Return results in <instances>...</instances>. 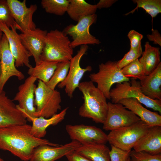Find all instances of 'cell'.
<instances>
[{
    "mask_svg": "<svg viewBox=\"0 0 161 161\" xmlns=\"http://www.w3.org/2000/svg\"><path fill=\"white\" fill-rule=\"evenodd\" d=\"M108 109L103 129L110 131L129 126L140 120V118L120 103H108Z\"/></svg>",
    "mask_w": 161,
    "mask_h": 161,
    "instance_id": "cell-10",
    "label": "cell"
},
{
    "mask_svg": "<svg viewBox=\"0 0 161 161\" xmlns=\"http://www.w3.org/2000/svg\"><path fill=\"white\" fill-rule=\"evenodd\" d=\"M117 1L116 0H100L95 5L97 9L108 8L111 7Z\"/></svg>",
    "mask_w": 161,
    "mask_h": 161,
    "instance_id": "cell-38",
    "label": "cell"
},
{
    "mask_svg": "<svg viewBox=\"0 0 161 161\" xmlns=\"http://www.w3.org/2000/svg\"><path fill=\"white\" fill-rule=\"evenodd\" d=\"M27 121V118L6 95L5 92H0V126L26 124Z\"/></svg>",
    "mask_w": 161,
    "mask_h": 161,
    "instance_id": "cell-16",
    "label": "cell"
},
{
    "mask_svg": "<svg viewBox=\"0 0 161 161\" xmlns=\"http://www.w3.org/2000/svg\"><path fill=\"white\" fill-rule=\"evenodd\" d=\"M88 48L87 45L80 46L76 54L70 61L69 69L66 78L58 85L59 88H65V93L70 98L73 97V93L78 87L84 74L92 69L90 66H88L84 68H82L80 64L81 59L86 54Z\"/></svg>",
    "mask_w": 161,
    "mask_h": 161,
    "instance_id": "cell-9",
    "label": "cell"
},
{
    "mask_svg": "<svg viewBox=\"0 0 161 161\" xmlns=\"http://www.w3.org/2000/svg\"><path fill=\"white\" fill-rule=\"evenodd\" d=\"M130 161H161V154L152 155L143 151H131Z\"/></svg>",
    "mask_w": 161,
    "mask_h": 161,
    "instance_id": "cell-33",
    "label": "cell"
},
{
    "mask_svg": "<svg viewBox=\"0 0 161 161\" xmlns=\"http://www.w3.org/2000/svg\"><path fill=\"white\" fill-rule=\"evenodd\" d=\"M48 32L36 28L27 30L19 34L22 42L32 56L35 65L41 61V56L45 45V40Z\"/></svg>",
    "mask_w": 161,
    "mask_h": 161,
    "instance_id": "cell-17",
    "label": "cell"
},
{
    "mask_svg": "<svg viewBox=\"0 0 161 161\" xmlns=\"http://www.w3.org/2000/svg\"><path fill=\"white\" fill-rule=\"evenodd\" d=\"M71 42L63 31L55 29L48 32L41 60L58 62L70 61L73 52Z\"/></svg>",
    "mask_w": 161,
    "mask_h": 161,
    "instance_id": "cell-3",
    "label": "cell"
},
{
    "mask_svg": "<svg viewBox=\"0 0 161 161\" xmlns=\"http://www.w3.org/2000/svg\"><path fill=\"white\" fill-rule=\"evenodd\" d=\"M111 145L110 156V161H127L131 150L125 151Z\"/></svg>",
    "mask_w": 161,
    "mask_h": 161,
    "instance_id": "cell-34",
    "label": "cell"
},
{
    "mask_svg": "<svg viewBox=\"0 0 161 161\" xmlns=\"http://www.w3.org/2000/svg\"><path fill=\"white\" fill-rule=\"evenodd\" d=\"M143 93L148 97L161 100V63L151 74L140 80Z\"/></svg>",
    "mask_w": 161,
    "mask_h": 161,
    "instance_id": "cell-22",
    "label": "cell"
},
{
    "mask_svg": "<svg viewBox=\"0 0 161 161\" xmlns=\"http://www.w3.org/2000/svg\"><path fill=\"white\" fill-rule=\"evenodd\" d=\"M136 151H143L152 155L161 153V126L151 127L148 132L133 147Z\"/></svg>",
    "mask_w": 161,
    "mask_h": 161,
    "instance_id": "cell-19",
    "label": "cell"
},
{
    "mask_svg": "<svg viewBox=\"0 0 161 161\" xmlns=\"http://www.w3.org/2000/svg\"><path fill=\"white\" fill-rule=\"evenodd\" d=\"M37 79L30 76L18 88V91L13 100L17 101V108L29 115L34 117L35 107L34 104L35 91L36 87L35 82Z\"/></svg>",
    "mask_w": 161,
    "mask_h": 161,
    "instance_id": "cell-18",
    "label": "cell"
},
{
    "mask_svg": "<svg viewBox=\"0 0 161 161\" xmlns=\"http://www.w3.org/2000/svg\"><path fill=\"white\" fill-rule=\"evenodd\" d=\"M127 36L130 41V49H136L141 45V41L143 37L141 34L133 30L129 32Z\"/></svg>",
    "mask_w": 161,
    "mask_h": 161,
    "instance_id": "cell-35",
    "label": "cell"
},
{
    "mask_svg": "<svg viewBox=\"0 0 161 161\" xmlns=\"http://www.w3.org/2000/svg\"><path fill=\"white\" fill-rule=\"evenodd\" d=\"M147 37L150 41H153L154 44L161 46V36L157 30L152 29L151 34L147 35Z\"/></svg>",
    "mask_w": 161,
    "mask_h": 161,
    "instance_id": "cell-36",
    "label": "cell"
},
{
    "mask_svg": "<svg viewBox=\"0 0 161 161\" xmlns=\"http://www.w3.org/2000/svg\"><path fill=\"white\" fill-rule=\"evenodd\" d=\"M78 88L82 94L84 100L79 109V116L103 124L108 109L107 99L103 93L90 80L80 82Z\"/></svg>",
    "mask_w": 161,
    "mask_h": 161,
    "instance_id": "cell-2",
    "label": "cell"
},
{
    "mask_svg": "<svg viewBox=\"0 0 161 161\" xmlns=\"http://www.w3.org/2000/svg\"><path fill=\"white\" fill-rule=\"evenodd\" d=\"M81 145L78 141L69 143L58 146L42 145L33 151L29 161H55L74 151Z\"/></svg>",
    "mask_w": 161,
    "mask_h": 161,
    "instance_id": "cell-13",
    "label": "cell"
},
{
    "mask_svg": "<svg viewBox=\"0 0 161 161\" xmlns=\"http://www.w3.org/2000/svg\"><path fill=\"white\" fill-rule=\"evenodd\" d=\"M68 161H91L74 151L66 156Z\"/></svg>",
    "mask_w": 161,
    "mask_h": 161,
    "instance_id": "cell-37",
    "label": "cell"
},
{
    "mask_svg": "<svg viewBox=\"0 0 161 161\" xmlns=\"http://www.w3.org/2000/svg\"><path fill=\"white\" fill-rule=\"evenodd\" d=\"M1 46L0 45V61L1 58ZM1 75V65H0V77Z\"/></svg>",
    "mask_w": 161,
    "mask_h": 161,
    "instance_id": "cell-39",
    "label": "cell"
},
{
    "mask_svg": "<svg viewBox=\"0 0 161 161\" xmlns=\"http://www.w3.org/2000/svg\"><path fill=\"white\" fill-rule=\"evenodd\" d=\"M0 30L7 39L10 50L15 60L16 67L24 66L29 68L31 67L29 58L32 55L23 45L16 30L10 29L0 21Z\"/></svg>",
    "mask_w": 161,
    "mask_h": 161,
    "instance_id": "cell-12",
    "label": "cell"
},
{
    "mask_svg": "<svg viewBox=\"0 0 161 161\" xmlns=\"http://www.w3.org/2000/svg\"><path fill=\"white\" fill-rule=\"evenodd\" d=\"M75 151L91 161H110V150L104 144H81Z\"/></svg>",
    "mask_w": 161,
    "mask_h": 161,
    "instance_id": "cell-23",
    "label": "cell"
},
{
    "mask_svg": "<svg viewBox=\"0 0 161 161\" xmlns=\"http://www.w3.org/2000/svg\"><path fill=\"white\" fill-rule=\"evenodd\" d=\"M34 104L36 106L34 117H51L61 109V97L60 92L49 87L39 80L35 91Z\"/></svg>",
    "mask_w": 161,
    "mask_h": 161,
    "instance_id": "cell-4",
    "label": "cell"
},
{
    "mask_svg": "<svg viewBox=\"0 0 161 161\" xmlns=\"http://www.w3.org/2000/svg\"><path fill=\"white\" fill-rule=\"evenodd\" d=\"M69 0H42L41 4L49 13L62 16L66 13Z\"/></svg>",
    "mask_w": 161,
    "mask_h": 161,
    "instance_id": "cell-27",
    "label": "cell"
},
{
    "mask_svg": "<svg viewBox=\"0 0 161 161\" xmlns=\"http://www.w3.org/2000/svg\"><path fill=\"white\" fill-rule=\"evenodd\" d=\"M145 50L139 59L143 64L145 75L152 73L161 62L160 52L159 47L151 46L149 42L145 45Z\"/></svg>",
    "mask_w": 161,
    "mask_h": 161,
    "instance_id": "cell-25",
    "label": "cell"
},
{
    "mask_svg": "<svg viewBox=\"0 0 161 161\" xmlns=\"http://www.w3.org/2000/svg\"><path fill=\"white\" fill-rule=\"evenodd\" d=\"M132 1L134 3L137 4V6L132 11L126 14V15L133 13L138 8H141L151 16L152 20L154 18L161 13V0H133Z\"/></svg>",
    "mask_w": 161,
    "mask_h": 161,
    "instance_id": "cell-28",
    "label": "cell"
},
{
    "mask_svg": "<svg viewBox=\"0 0 161 161\" xmlns=\"http://www.w3.org/2000/svg\"><path fill=\"white\" fill-rule=\"evenodd\" d=\"M110 96L113 103H118L125 98H135L146 107L161 113V100H153L145 95L141 90L140 82L136 79L131 78L130 82L117 83L115 88L111 89Z\"/></svg>",
    "mask_w": 161,
    "mask_h": 161,
    "instance_id": "cell-5",
    "label": "cell"
},
{
    "mask_svg": "<svg viewBox=\"0 0 161 161\" xmlns=\"http://www.w3.org/2000/svg\"><path fill=\"white\" fill-rule=\"evenodd\" d=\"M3 34V32L0 30V42L1 40Z\"/></svg>",
    "mask_w": 161,
    "mask_h": 161,
    "instance_id": "cell-40",
    "label": "cell"
},
{
    "mask_svg": "<svg viewBox=\"0 0 161 161\" xmlns=\"http://www.w3.org/2000/svg\"><path fill=\"white\" fill-rule=\"evenodd\" d=\"M0 161H4L2 158H0Z\"/></svg>",
    "mask_w": 161,
    "mask_h": 161,
    "instance_id": "cell-41",
    "label": "cell"
},
{
    "mask_svg": "<svg viewBox=\"0 0 161 161\" xmlns=\"http://www.w3.org/2000/svg\"><path fill=\"white\" fill-rule=\"evenodd\" d=\"M151 127L140 120L131 125L110 131L107 135V141L111 145L123 150H131Z\"/></svg>",
    "mask_w": 161,
    "mask_h": 161,
    "instance_id": "cell-6",
    "label": "cell"
},
{
    "mask_svg": "<svg viewBox=\"0 0 161 161\" xmlns=\"http://www.w3.org/2000/svg\"><path fill=\"white\" fill-rule=\"evenodd\" d=\"M66 13L70 18L78 22L82 18L95 14L96 5L89 4L84 0H69Z\"/></svg>",
    "mask_w": 161,
    "mask_h": 161,
    "instance_id": "cell-24",
    "label": "cell"
},
{
    "mask_svg": "<svg viewBox=\"0 0 161 161\" xmlns=\"http://www.w3.org/2000/svg\"><path fill=\"white\" fill-rule=\"evenodd\" d=\"M10 9L16 23L21 32L36 29L33 21V16L37 9L36 4H31L29 7L26 5V1L7 0Z\"/></svg>",
    "mask_w": 161,
    "mask_h": 161,
    "instance_id": "cell-14",
    "label": "cell"
},
{
    "mask_svg": "<svg viewBox=\"0 0 161 161\" xmlns=\"http://www.w3.org/2000/svg\"><path fill=\"white\" fill-rule=\"evenodd\" d=\"M59 62L41 61L34 67L29 68L27 73L45 83H48L56 69Z\"/></svg>",
    "mask_w": 161,
    "mask_h": 161,
    "instance_id": "cell-26",
    "label": "cell"
},
{
    "mask_svg": "<svg viewBox=\"0 0 161 161\" xmlns=\"http://www.w3.org/2000/svg\"><path fill=\"white\" fill-rule=\"evenodd\" d=\"M70 61L59 62L54 72L49 81L46 83L47 86L53 89L66 78L69 69Z\"/></svg>",
    "mask_w": 161,
    "mask_h": 161,
    "instance_id": "cell-29",
    "label": "cell"
},
{
    "mask_svg": "<svg viewBox=\"0 0 161 161\" xmlns=\"http://www.w3.org/2000/svg\"><path fill=\"white\" fill-rule=\"evenodd\" d=\"M89 77L90 81L97 84V87L109 100H110L111 88L113 84L130 81L129 78L122 73L117 66V61H109L100 64L98 72L91 74Z\"/></svg>",
    "mask_w": 161,
    "mask_h": 161,
    "instance_id": "cell-7",
    "label": "cell"
},
{
    "mask_svg": "<svg viewBox=\"0 0 161 161\" xmlns=\"http://www.w3.org/2000/svg\"><path fill=\"white\" fill-rule=\"evenodd\" d=\"M121 70L123 75L129 78L140 80L145 75L143 66L138 59L125 66Z\"/></svg>",
    "mask_w": 161,
    "mask_h": 161,
    "instance_id": "cell-30",
    "label": "cell"
},
{
    "mask_svg": "<svg viewBox=\"0 0 161 161\" xmlns=\"http://www.w3.org/2000/svg\"><path fill=\"white\" fill-rule=\"evenodd\" d=\"M118 103L131 111L150 127L161 126V116L157 112L151 111L144 107L136 99L126 98Z\"/></svg>",
    "mask_w": 161,
    "mask_h": 161,
    "instance_id": "cell-21",
    "label": "cell"
},
{
    "mask_svg": "<svg viewBox=\"0 0 161 161\" xmlns=\"http://www.w3.org/2000/svg\"><path fill=\"white\" fill-rule=\"evenodd\" d=\"M27 123L0 126V149L7 151L24 161H29L34 149L42 145H60L37 138L30 132Z\"/></svg>",
    "mask_w": 161,
    "mask_h": 161,
    "instance_id": "cell-1",
    "label": "cell"
},
{
    "mask_svg": "<svg viewBox=\"0 0 161 161\" xmlns=\"http://www.w3.org/2000/svg\"><path fill=\"white\" fill-rule=\"evenodd\" d=\"M143 53L142 46L135 49H130L129 50L120 60L117 61L118 67L121 69L129 64L135 61L140 57Z\"/></svg>",
    "mask_w": 161,
    "mask_h": 161,
    "instance_id": "cell-32",
    "label": "cell"
},
{
    "mask_svg": "<svg viewBox=\"0 0 161 161\" xmlns=\"http://www.w3.org/2000/svg\"><path fill=\"white\" fill-rule=\"evenodd\" d=\"M0 21L12 29L20 30L13 17L7 0H0Z\"/></svg>",
    "mask_w": 161,
    "mask_h": 161,
    "instance_id": "cell-31",
    "label": "cell"
},
{
    "mask_svg": "<svg viewBox=\"0 0 161 161\" xmlns=\"http://www.w3.org/2000/svg\"><path fill=\"white\" fill-rule=\"evenodd\" d=\"M95 14L85 17L75 25L70 24L65 28L63 31L66 35L72 37V40L70 46L73 49L77 46L88 44H99L100 40L92 35L89 32V28L95 23L97 19Z\"/></svg>",
    "mask_w": 161,
    "mask_h": 161,
    "instance_id": "cell-8",
    "label": "cell"
},
{
    "mask_svg": "<svg viewBox=\"0 0 161 161\" xmlns=\"http://www.w3.org/2000/svg\"><path fill=\"white\" fill-rule=\"evenodd\" d=\"M127 161H130V159L129 157H128Z\"/></svg>",
    "mask_w": 161,
    "mask_h": 161,
    "instance_id": "cell-42",
    "label": "cell"
},
{
    "mask_svg": "<svg viewBox=\"0 0 161 161\" xmlns=\"http://www.w3.org/2000/svg\"><path fill=\"white\" fill-rule=\"evenodd\" d=\"M1 56L0 64L1 75L0 77V92L3 90L4 86L9 79L15 76L19 80L24 78V75L18 70L15 65V60L10 50L8 40L3 34L0 42Z\"/></svg>",
    "mask_w": 161,
    "mask_h": 161,
    "instance_id": "cell-15",
    "label": "cell"
},
{
    "mask_svg": "<svg viewBox=\"0 0 161 161\" xmlns=\"http://www.w3.org/2000/svg\"><path fill=\"white\" fill-rule=\"evenodd\" d=\"M68 108L66 107L58 113L48 118L31 116L18 109L23 113L28 120L32 122L30 131L31 134L37 138H42L46 134V129L48 127L56 125L64 119Z\"/></svg>",
    "mask_w": 161,
    "mask_h": 161,
    "instance_id": "cell-20",
    "label": "cell"
},
{
    "mask_svg": "<svg viewBox=\"0 0 161 161\" xmlns=\"http://www.w3.org/2000/svg\"><path fill=\"white\" fill-rule=\"evenodd\" d=\"M65 129L72 140L78 141L81 144L91 143L105 144L108 142L107 135L95 126L83 124H68Z\"/></svg>",
    "mask_w": 161,
    "mask_h": 161,
    "instance_id": "cell-11",
    "label": "cell"
}]
</instances>
